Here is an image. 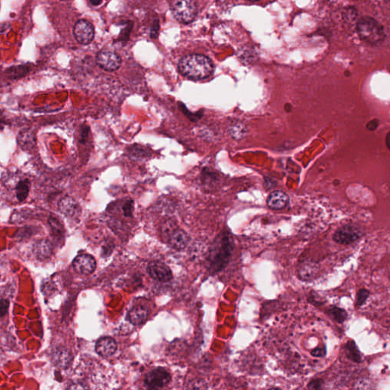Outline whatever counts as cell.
I'll list each match as a JSON object with an SVG mask.
<instances>
[{
  "label": "cell",
  "instance_id": "6da1fadb",
  "mask_svg": "<svg viewBox=\"0 0 390 390\" xmlns=\"http://www.w3.org/2000/svg\"><path fill=\"white\" fill-rule=\"evenodd\" d=\"M233 241L228 232L219 235L210 246L206 266L211 274L220 272L228 265L233 250Z\"/></svg>",
  "mask_w": 390,
  "mask_h": 390
},
{
  "label": "cell",
  "instance_id": "7a4b0ae2",
  "mask_svg": "<svg viewBox=\"0 0 390 390\" xmlns=\"http://www.w3.org/2000/svg\"><path fill=\"white\" fill-rule=\"evenodd\" d=\"M213 69L211 60L202 54L187 55L179 63L181 74L193 80L207 79L213 73Z\"/></svg>",
  "mask_w": 390,
  "mask_h": 390
},
{
  "label": "cell",
  "instance_id": "3957f363",
  "mask_svg": "<svg viewBox=\"0 0 390 390\" xmlns=\"http://www.w3.org/2000/svg\"><path fill=\"white\" fill-rule=\"evenodd\" d=\"M357 32L364 41L372 45H377L385 39V32L380 23L371 18L363 17L357 24Z\"/></svg>",
  "mask_w": 390,
  "mask_h": 390
},
{
  "label": "cell",
  "instance_id": "277c9868",
  "mask_svg": "<svg viewBox=\"0 0 390 390\" xmlns=\"http://www.w3.org/2000/svg\"><path fill=\"white\" fill-rule=\"evenodd\" d=\"M170 7L175 18L183 24L192 22L198 15L195 0H171Z\"/></svg>",
  "mask_w": 390,
  "mask_h": 390
},
{
  "label": "cell",
  "instance_id": "5b68a950",
  "mask_svg": "<svg viewBox=\"0 0 390 390\" xmlns=\"http://www.w3.org/2000/svg\"><path fill=\"white\" fill-rule=\"evenodd\" d=\"M363 232L354 225H345L336 230L333 235V240L340 245H350L360 239Z\"/></svg>",
  "mask_w": 390,
  "mask_h": 390
},
{
  "label": "cell",
  "instance_id": "8992f818",
  "mask_svg": "<svg viewBox=\"0 0 390 390\" xmlns=\"http://www.w3.org/2000/svg\"><path fill=\"white\" fill-rule=\"evenodd\" d=\"M171 380V374L166 370L158 368L147 374L144 383L149 389H159L166 386Z\"/></svg>",
  "mask_w": 390,
  "mask_h": 390
},
{
  "label": "cell",
  "instance_id": "52a82bcc",
  "mask_svg": "<svg viewBox=\"0 0 390 390\" xmlns=\"http://www.w3.org/2000/svg\"><path fill=\"white\" fill-rule=\"evenodd\" d=\"M96 63L101 69L106 71H116L121 66V58L116 52L102 50L96 56Z\"/></svg>",
  "mask_w": 390,
  "mask_h": 390
},
{
  "label": "cell",
  "instance_id": "ba28073f",
  "mask_svg": "<svg viewBox=\"0 0 390 390\" xmlns=\"http://www.w3.org/2000/svg\"><path fill=\"white\" fill-rule=\"evenodd\" d=\"M73 35L79 44H90L94 39V26L87 20H79L73 27Z\"/></svg>",
  "mask_w": 390,
  "mask_h": 390
},
{
  "label": "cell",
  "instance_id": "9c48e42d",
  "mask_svg": "<svg viewBox=\"0 0 390 390\" xmlns=\"http://www.w3.org/2000/svg\"><path fill=\"white\" fill-rule=\"evenodd\" d=\"M147 271L152 278L160 282H168L173 279V272L171 269L163 262H150L147 267Z\"/></svg>",
  "mask_w": 390,
  "mask_h": 390
},
{
  "label": "cell",
  "instance_id": "30bf717a",
  "mask_svg": "<svg viewBox=\"0 0 390 390\" xmlns=\"http://www.w3.org/2000/svg\"><path fill=\"white\" fill-rule=\"evenodd\" d=\"M73 266L75 271L79 274L89 275L93 274L96 270V262L90 255H79L73 260Z\"/></svg>",
  "mask_w": 390,
  "mask_h": 390
},
{
  "label": "cell",
  "instance_id": "8fae6325",
  "mask_svg": "<svg viewBox=\"0 0 390 390\" xmlns=\"http://www.w3.org/2000/svg\"><path fill=\"white\" fill-rule=\"evenodd\" d=\"M58 209L63 214L69 217L77 216L81 211L79 203L74 198L69 196L65 197L60 201Z\"/></svg>",
  "mask_w": 390,
  "mask_h": 390
},
{
  "label": "cell",
  "instance_id": "7c38bea8",
  "mask_svg": "<svg viewBox=\"0 0 390 390\" xmlns=\"http://www.w3.org/2000/svg\"><path fill=\"white\" fill-rule=\"evenodd\" d=\"M52 360L55 366L61 369H67L71 366L73 357L67 348H58L53 351Z\"/></svg>",
  "mask_w": 390,
  "mask_h": 390
},
{
  "label": "cell",
  "instance_id": "4fadbf2b",
  "mask_svg": "<svg viewBox=\"0 0 390 390\" xmlns=\"http://www.w3.org/2000/svg\"><path fill=\"white\" fill-rule=\"evenodd\" d=\"M169 244L176 250H183L190 242L188 233L180 229H176L172 232L168 239Z\"/></svg>",
  "mask_w": 390,
  "mask_h": 390
},
{
  "label": "cell",
  "instance_id": "5bb4252c",
  "mask_svg": "<svg viewBox=\"0 0 390 390\" xmlns=\"http://www.w3.org/2000/svg\"><path fill=\"white\" fill-rule=\"evenodd\" d=\"M290 198L286 193L282 191H275L271 193L267 200V204L272 210H283L288 207Z\"/></svg>",
  "mask_w": 390,
  "mask_h": 390
},
{
  "label": "cell",
  "instance_id": "9a60e30c",
  "mask_svg": "<svg viewBox=\"0 0 390 390\" xmlns=\"http://www.w3.org/2000/svg\"><path fill=\"white\" fill-rule=\"evenodd\" d=\"M116 342L112 338H102L96 343V351L101 357H110L116 351Z\"/></svg>",
  "mask_w": 390,
  "mask_h": 390
},
{
  "label": "cell",
  "instance_id": "2e32d148",
  "mask_svg": "<svg viewBox=\"0 0 390 390\" xmlns=\"http://www.w3.org/2000/svg\"><path fill=\"white\" fill-rule=\"evenodd\" d=\"M34 253L40 260H45L53 253V245L47 239H41L34 245Z\"/></svg>",
  "mask_w": 390,
  "mask_h": 390
},
{
  "label": "cell",
  "instance_id": "e0dca14e",
  "mask_svg": "<svg viewBox=\"0 0 390 390\" xmlns=\"http://www.w3.org/2000/svg\"><path fill=\"white\" fill-rule=\"evenodd\" d=\"M130 323L134 325H139L144 323L148 317V311L143 307H135L129 311L127 315Z\"/></svg>",
  "mask_w": 390,
  "mask_h": 390
},
{
  "label": "cell",
  "instance_id": "ac0fdd59",
  "mask_svg": "<svg viewBox=\"0 0 390 390\" xmlns=\"http://www.w3.org/2000/svg\"><path fill=\"white\" fill-rule=\"evenodd\" d=\"M316 270L314 264L311 262H303L298 268V276L301 280H310L316 274Z\"/></svg>",
  "mask_w": 390,
  "mask_h": 390
},
{
  "label": "cell",
  "instance_id": "d6986e66",
  "mask_svg": "<svg viewBox=\"0 0 390 390\" xmlns=\"http://www.w3.org/2000/svg\"><path fill=\"white\" fill-rule=\"evenodd\" d=\"M15 194L18 201H24L27 198L30 191V183L27 179L20 181L15 188Z\"/></svg>",
  "mask_w": 390,
  "mask_h": 390
},
{
  "label": "cell",
  "instance_id": "ffe728a7",
  "mask_svg": "<svg viewBox=\"0 0 390 390\" xmlns=\"http://www.w3.org/2000/svg\"><path fill=\"white\" fill-rule=\"evenodd\" d=\"M347 354L351 360L354 362H360L361 360L360 351L357 349L355 343L353 342H348L346 347Z\"/></svg>",
  "mask_w": 390,
  "mask_h": 390
},
{
  "label": "cell",
  "instance_id": "44dd1931",
  "mask_svg": "<svg viewBox=\"0 0 390 390\" xmlns=\"http://www.w3.org/2000/svg\"><path fill=\"white\" fill-rule=\"evenodd\" d=\"M328 315L335 319L336 322L342 323L347 319L348 313L339 307H332L328 310Z\"/></svg>",
  "mask_w": 390,
  "mask_h": 390
},
{
  "label": "cell",
  "instance_id": "7402d4cb",
  "mask_svg": "<svg viewBox=\"0 0 390 390\" xmlns=\"http://www.w3.org/2000/svg\"><path fill=\"white\" fill-rule=\"evenodd\" d=\"M230 133H231L233 138L240 139V138H242V136H243L244 134L245 133V127H244V126L242 125L241 124H234V126H233L231 130H230Z\"/></svg>",
  "mask_w": 390,
  "mask_h": 390
},
{
  "label": "cell",
  "instance_id": "603a6c76",
  "mask_svg": "<svg viewBox=\"0 0 390 390\" xmlns=\"http://www.w3.org/2000/svg\"><path fill=\"white\" fill-rule=\"evenodd\" d=\"M49 222H50V227H51L52 230L55 235L61 236L63 233V227L58 219H57L56 217H51Z\"/></svg>",
  "mask_w": 390,
  "mask_h": 390
},
{
  "label": "cell",
  "instance_id": "cb8c5ba5",
  "mask_svg": "<svg viewBox=\"0 0 390 390\" xmlns=\"http://www.w3.org/2000/svg\"><path fill=\"white\" fill-rule=\"evenodd\" d=\"M370 292L367 290L361 289L357 293V300H356V305L357 307H361L365 302H366L368 298L369 297Z\"/></svg>",
  "mask_w": 390,
  "mask_h": 390
},
{
  "label": "cell",
  "instance_id": "d4e9b609",
  "mask_svg": "<svg viewBox=\"0 0 390 390\" xmlns=\"http://www.w3.org/2000/svg\"><path fill=\"white\" fill-rule=\"evenodd\" d=\"M123 210H124V215L126 216H130L133 214V202L132 200L127 201L123 206Z\"/></svg>",
  "mask_w": 390,
  "mask_h": 390
},
{
  "label": "cell",
  "instance_id": "484cf974",
  "mask_svg": "<svg viewBox=\"0 0 390 390\" xmlns=\"http://www.w3.org/2000/svg\"><path fill=\"white\" fill-rule=\"evenodd\" d=\"M326 354L325 348H317L311 352L312 355L316 357H322Z\"/></svg>",
  "mask_w": 390,
  "mask_h": 390
},
{
  "label": "cell",
  "instance_id": "4316f807",
  "mask_svg": "<svg viewBox=\"0 0 390 390\" xmlns=\"http://www.w3.org/2000/svg\"><path fill=\"white\" fill-rule=\"evenodd\" d=\"M322 381L321 380H313L308 384L310 389H319L322 388Z\"/></svg>",
  "mask_w": 390,
  "mask_h": 390
},
{
  "label": "cell",
  "instance_id": "83f0119b",
  "mask_svg": "<svg viewBox=\"0 0 390 390\" xmlns=\"http://www.w3.org/2000/svg\"><path fill=\"white\" fill-rule=\"evenodd\" d=\"M379 125V121L377 119H374L372 121H369L367 124V129L371 131H374L377 128Z\"/></svg>",
  "mask_w": 390,
  "mask_h": 390
},
{
  "label": "cell",
  "instance_id": "f1b7e54d",
  "mask_svg": "<svg viewBox=\"0 0 390 390\" xmlns=\"http://www.w3.org/2000/svg\"><path fill=\"white\" fill-rule=\"evenodd\" d=\"M9 307V302L5 300V299H2L1 301V316H4L7 312V309Z\"/></svg>",
  "mask_w": 390,
  "mask_h": 390
},
{
  "label": "cell",
  "instance_id": "f546056e",
  "mask_svg": "<svg viewBox=\"0 0 390 390\" xmlns=\"http://www.w3.org/2000/svg\"><path fill=\"white\" fill-rule=\"evenodd\" d=\"M90 2L93 6H98L102 3L103 0H90Z\"/></svg>",
  "mask_w": 390,
  "mask_h": 390
},
{
  "label": "cell",
  "instance_id": "4dcf8cb0",
  "mask_svg": "<svg viewBox=\"0 0 390 390\" xmlns=\"http://www.w3.org/2000/svg\"><path fill=\"white\" fill-rule=\"evenodd\" d=\"M386 144L387 148L390 150V131L387 133L386 136Z\"/></svg>",
  "mask_w": 390,
  "mask_h": 390
},
{
  "label": "cell",
  "instance_id": "1f68e13d",
  "mask_svg": "<svg viewBox=\"0 0 390 390\" xmlns=\"http://www.w3.org/2000/svg\"><path fill=\"white\" fill-rule=\"evenodd\" d=\"M249 1H259V0H249Z\"/></svg>",
  "mask_w": 390,
  "mask_h": 390
},
{
  "label": "cell",
  "instance_id": "d6a6232c",
  "mask_svg": "<svg viewBox=\"0 0 390 390\" xmlns=\"http://www.w3.org/2000/svg\"><path fill=\"white\" fill-rule=\"evenodd\" d=\"M63 1H67V0H63Z\"/></svg>",
  "mask_w": 390,
  "mask_h": 390
}]
</instances>
